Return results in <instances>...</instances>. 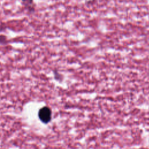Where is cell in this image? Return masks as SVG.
Segmentation results:
<instances>
[{
    "label": "cell",
    "mask_w": 149,
    "mask_h": 149,
    "mask_svg": "<svg viewBox=\"0 0 149 149\" xmlns=\"http://www.w3.org/2000/svg\"><path fill=\"white\" fill-rule=\"evenodd\" d=\"M22 1L26 3V4H28V5H30L31 3H33V0H22Z\"/></svg>",
    "instance_id": "obj_2"
},
{
    "label": "cell",
    "mask_w": 149,
    "mask_h": 149,
    "mask_svg": "<svg viewBox=\"0 0 149 149\" xmlns=\"http://www.w3.org/2000/svg\"><path fill=\"white\" fill-rule=\"evenodd\" d=\"M40 120L43 123H48L51 120V111L48 107H43L40 109L38 113Z\"/></svg>",
    "instance_id": "obj_1"
}]
</instances>
